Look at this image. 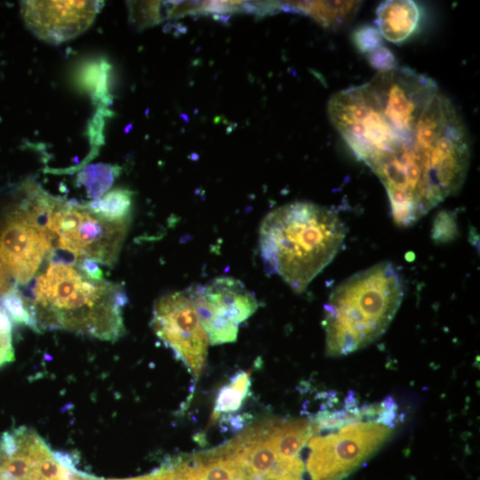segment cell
Instances as JSON below:
<instances>
[{
  "mask_svg": "<svg viewBox=\"0 0 480 480\" xmlns=\"http://www.w3.org/2000/svg\"><path fill=\"white\" fill-rule=\"evenodd\" d=\"M328 116L348 146L383 184L394 221L414 224L465 180L469 145L452 101L407 68L379 71L336 92Z\"/></svg>",
  "mask_w": 480,
  "mask_h": 480,
  "instance_id": "cell-1",
  "label": "cell"
},
{
  "mask_svg": "<svg viewBox=\"0 0 480 480\" xmlns=\"http://www.w3.org/2000/svg\"><path fill=\"white\" fill-rule=\"evenodd\" d=\"M50 258L35 279L32 297H25L36 332L65 330L110 341L122 337V308L128 300L124 290L117 284L90 278L52 252Z\"/></svg>",
  "mask_w": 480,
  "mask_h": 480,
  "instance_id": "cell-2",
  "label": "cell"
},
{
  "mask_svg": "<svg viewBox=\"0 0 480 480\" xmlns=\"http://www.w3.org/2000/svg\"><path fill=\"white\" fill-rule=\"evenodd\" d=\"M345 235L339 216L326 207L309 202L282 205L260 227L264 268L279 276L295 292H302L338 253Z\"/></svg>",
  "mask_w": 480,
  "mask_h": 480,
  "instance_id": "cell-3",
  "label": "cell"
},
{
  "mask_svg": "<svg viewBox=\"0 0 480 480\" xmlns=\"http://www.w3.org/2000/svg\"><path fill=\"white\" fill-rule=\"evenodd\" d=\"M404 296V284L390 262H380L340 284L324 305L323 326L328 356H341L380 337Z\"/></svg>",
  "mask_w": 480,
  "mask_h": 480,
  "instance_id": "cell-4",
  "label": "cell"
},
{
  "mask_svg": "<svg viewBox=\"0 0 480 480\" xmlns=\"http://www.w3.org/2000/svg\"><path fill=\"white\" fill-rule=\"evenodd\" d=\"M30 203L53 238L54 247L77 259L113 266L122 249L131 219L108 221L87 204L63 201L39 188L28 192Z\"/></svg>",
  "mask_w": 480,
  "mask_h": 480,
  "instance_id": "cell-5",
  "label": "cell"
},
{
  "mask_svg": "<svg viewBox=\"0 0 480 480\" xmlns=\"http://www.w3.org/2000/svg\"><path fill=\"white\" fill-rule=\"evenodd\" d=\"M186 292L212 345L235 341L239 324L259 307L254 294L230 276L216 277Z\"/></svg>",
  "mask_w": 480,
  "mask_h": 480,
  "instance_id": "cell-6",
  "label": "cell"
},
{
  "mask_svg": "<svg viewBox=\"0 0 480 480\" xmlns=\"http://www.w3.org/2000/svg\"><path fill=\"white\" fill-rule=\"evenodd\" d=\"M151 326L197 380L205 366L210 343L187 292L159 298L154 305Z\"/></svg>",
  "mask_w": 480,
  "mask_h": 480,
  "instance_id": "cell-7",
  "label": "cell"
},
{
  "mask_svg": "<svg viewBox=\"0 0 480 480\" xmlns=\"http://www.w3.org/2000/svg\"><path fill=\"white\" fill-rule=\"evenodd\" d=\"M53 248L52 235L28 199L7 217L0 229V261L20 284L33 278Z\"/></svg>",
  "mask_w": 480,
  "mask_h": 480,
  "instance_id": "cell-8",
  "label": "cell"
},
{
  "mask_svg": "<svg viewBox=\"0 0 480 480\" xmlns=\"http://www.w3.org/2000/svg\"><path fill=\"white\" fill-rule=\"evenodd\" d=\"M101 6L100 1H21L20 13L36 36L58 44L85 31Z\"/></svg>",
  "mask_w": 480,
  "mask_h": 480,
  "instance_id": "cell-9",
  "label": "cell"
},
{
  "mask_svg": "<svg viewBox=\"0 0 480 480\" xmlns=\"http://www.w3.org/2000/svg\"><path fill=\"white\" fill-rule=\"evenodd\" d=\"M420 18V6L413 1H385L376 11L377 29L388 41L400 44L418 29Z\"/></svg>",
  "mask_w": 480,
  "mask_h": 480,
  "instance_id": "cell-10",
  "label": "cell"
},
{
  "mask_svg": "<svg viewBox=\"0 0 480 480\" xmlns=\"http://www.w3.org/2000/svg\"><path fill=\"white\" fill-rule=\"evenodd\" d=\"M357 2H288L280 4V9L286 7L311 16L325 27L340 26L347 21L356 11Z\"/></svg>",
  "mask_w": 480,
  "mask_h": 480,
  "instance_id": "cell-11",
  "label": "cell"
},
{
  "mask_svg": "<svg viewBox=\"0 0 480 480\" xmlns=\"http://www.w3.org/2000/svg\"><path fill=\"white\" fill-rule=\"evenodd\" d=\"M132 197L131 190L115 188L87 205L92 212L105 220L120 221L131 219Z\"/></svg>",
  "mask_w": 480,
  "mask_h": 480,
  "instance_id": "cell-12",
  "label": "cell"
},
{
  "mask_svg": "<svg viewBox=\"0 0 480 480\" xmlns=\"http://www.w3.org/2000/svg\"><path fill=\"white\" fill-rule=\"evenodd\" d=\"M250 385V372H238L236 373L229 384L219 390L212 420L214 421L219 419L221 412L237 411L247 396Z\"/></svg>",
  "mask_w": 480,
  "mask_h": 480,
  "instance_id": "cell-13",
  "label": "cell"
},
{
  "mask_svg": "<svg viewBox=\"0 0 480 480\" xmlns=\"http://www.w3.org/2000/svg\"><path fill=\"white\" fill-rule=\"evenodd\" d=\"M119 168L107 164H91L82 169L77 182L85 188L92 201L99 200L114 182Z\"/></svg>",
  "mask_w": 480,
  "mask_h": 480,
  "instance_id": "cell-14",
  "label": "cell"
},
{
  "mask_svg": "<svg viewBox=\"0 0 480 480\" xmlns=\"http://www.w3.org/2000/svg\"><path fill=\"white\" fill-rule=\"evenodd\" d=\"M129 19L137 28H145L158 24L166 18L165 2L133 1L127 2Z\"/></svg>",
  "mask_w": 480,
  "mask_h": 480,
  "instance_id": "cell-15",
  "label": "cell"
},
{
  "mask_svg": "<svg viewBox=\"0 0 480 480\" xmlns=\"http://www.w3.org/2000/svg\"><path fill=\"white\" fill-rule=\"evenodd\" d=\"M2 307L16 324L30 327L36 332V324L25 296L13 285L0 297Z\"/></svg>",
  "mask_w": 480,
  "mask_h": 480,
  "instance_id": "cell-16",
  "label": "cell"
},
{
  "mask_svg": "<svg viewBox=\"0 0 480 480\" xmlns=\"http://www.w3.org/2000/svg\"><path fill=\"white\" fill-rule=\"evenodd\" d=\"M109 66L105 61L91 62L81 70L79 80L81 84L91 91L98 99L108 97L107 78Z\"/></svg>",
  "mask_w": 480,
  "mask_h": 480,
  "instance_id": "cell-17",
  "label": "cell"
},
{
  "mask_svg": "<svg viewBox=\"0 0 480 480\" xmlns=\"http://www.w3.org/2000/svg\"><path fill=\"white\" fill-rule=\"evenodd\" d=\"M14 360L11 318L0 306V367Z\"/></svg>",
  "mask_w": 480,
  "mask_h": 480,
  "instance_id": "cell-18",
  "label": "cell"
},
{
  "mask_svg": "<svg viewBox=\"0 0 480 480\" xmlns=\"http://www.w3.org/2000/svg\"><path fill=\"white\" fill-rule=\"evenodd\" d=\"M356 47L366 55L381 46V35L372 26H362L353 34Z\"/></svg>",
  "mask_w": 480,
  "mask_h": 480,
  "instance_id": "cell-19",
  "label": "cell"
},
{
  "mask_svg": "<svg viewBox=\"0 0 480 480\" xmlns=\"http://www.w3.org/2000/svg\"><path fill=\"white\" fill-rule=\"evenodd\" d=\"M367 58L370 64L380 69V71L391 69L396 67V60L393 54L388 48L382 45L368 53Z\"/></svg>",
  "mask_w": 480,
  "mask_h": 480,
  "instance_id": "cell-20",
  "label": "cell"
},
{
  "mask_svg": "<svg viewBox=\"0 0 480 480\" xmlns=\"http://www.w3.org/2000/svg\"><path fill=\"white\" fill-rule=\"evenodd\" d=\"M76 267L87 276L92 279L101 280L103 279V272L99 267L98 263L88 260L84 259L80 260Z\"/></svg>",
  "mask_w": 480,
  "mask_h": 480,
  "instance_id": "cell-21",
  "label": "cell"
},
{
  "mask_svg": "<svg viewBox=\"0 0 480 480\" xmlns=\"http://www.w3.org/2000/svg\"><path fill=\"white\" fill-rule=\"evenodd\" d=\"M12 287L8 273L0 261V297L6 293Z\"/></svg>",
  "mask_w": 480,
  "mask_h": 480,
  "instance_id": "cell-22",
  "label": "cell"
}]
</instances>
